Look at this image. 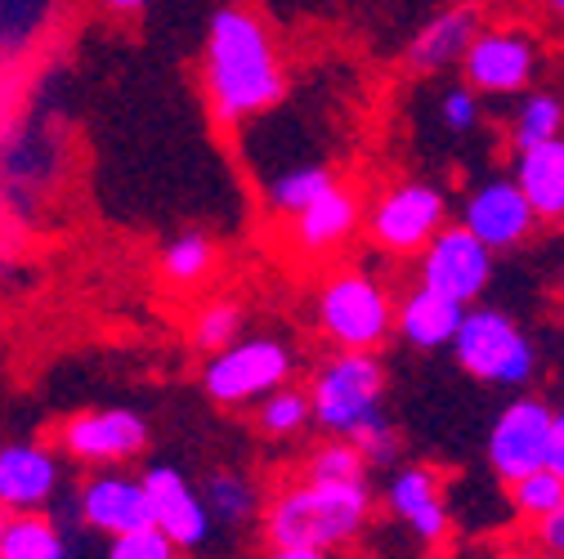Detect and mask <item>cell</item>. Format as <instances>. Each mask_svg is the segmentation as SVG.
I'll return each instance as SVG.
<instances>
[{
	"label": "cell",
	"instance_id": "cell-1",
	"mask_svg": "<svg viewBox=\"0 0 564 559\" xmlns=\"http://www.w3.org/2000/svg\"><path fill=\"white\" fill-rule=\"evenodd\" d=\"M288 90L264 23L247 10H220L206 28V95L225 121L256 117Z\"/></svg>",
	"mask_w": 564,
	"mask_h": 559
},
{
	"label": "cell",
	"instance_id": "cell-2",
	"mask_svg": "<svg viewBox=\"0 0 564 559\" xmlns=\"http://www.w3.org/2000/svg\"><path fill=\"white\" fill-rule=\"evenodd\" d=\"M372 515V487L368 479L355 483H327V479H305L288 493H278L264 511V533L269 546H323L336 550L355 541L368 528Z\"/></svg>",
	"mask_w": 564,
	"mask_h": 559
},
{
	"label": "cell",
	"instance_id": "cell-3",
	"mask_svg": "<svg viewBox=\"0 0 564 559\" xmlns=\"http://www.w3.org/2000/svg\"><path fill=\"white\" fill-rule=\"evenodd\" d=\"M314 421L336 435V439H359L377 421H386L381 398H386V368L377 359V349H340L332 354L314 385Z\"/></svg>",
	"mask_w": 564,
	"mask_h": 559
},
{
	"label": "cell",
	"instance_id": "cell-4",
	"mask_svg": "<svg viewBox=\"0 0 564 559\" xmlns=\"http://www.w3.org/2000/svg\"><path fill=\"white\" fill-rule=\"evenodd\" d=\"M453 354H457V368L479 385L520 390L538 372V349L524 336V327L507 309H492V305L466 309L462 331L453 340Z\"/></svg>",
	"mask_w": 564,
	"mask_h": 559
},
{
	"label": "cell",
	"instance_id": "cell-5",
	"mask_svg": "<svg viewBox=\"0 0 564 559\" xmlns=\"http://www.w3.org/2000/svg\"><path fill=\"white\" fill-rule=\"evenodd\" d=\"M394 322L399 309L390 292L364 268H345L327 277V287L318 292V327L340 349H377L394 336Z\"/></svg>",
	"mask_w": 564,
	"mask_h": 559
},
{
	"label": "cell",
	"instance_id": "cell-6",
	"mask_svg": "<svg viewBox=\"0 0 564 559\" xmlns=\"http://www.w3.org/2000/svg\"><path fill=\"white\" fill-rule=\"evenodd\" d=\"M288 376H292V349L273 336H251V340H234L216 349L202 372V385L216 403L238 407V403H256L282 390Z\"/></svg>",
	"mask_w": 564,
	"mask_h": 559
},
{
	"label": "cell",
	"instance_id": "cell-7",
	"mask_svg": "<svg viewBox=\"0 0 564 559\" xmlns=\"http://www.w3.org/2000/svg\"><path fill=\"white\" fill-rule=\"evenodd\" d=\"M444 224H448L444 188L408 179V184H394L377 197L372 216H368V238L390 255H421Z\"/></svg>",
	"mask_w": 564,
	"mask_h": 559
},
{
	"label": "cell",
	"instance_id": "cell-8",
	"mask_svg": "<svg viewBox=\"0 0 564 559\" xmlns=\"http://www.w3.org/2000/svg\"><path fill=\"white\" fill-rule=\"evenodd\" d=\"M492 255L498 251H492L488 242H479L462 220L444 224L435 233V242L416 260V283L470 309L492 283Z\"/></svg>",
	"mask_w": 564,
	"mask_h": 559
},
{
	"label": "cell",
	"instance_id": "cell-9",
	"mask_svg": "<svg viewBox=\"0 0 564 559\" xmlns=\"http://www.w3.org/2000/svg\"><path fill=\"white\" fill-rule=\"evenodd\" d=\"M551 421H555V407L520 394L511 398L498 416H492V430H488V465L502 483H516L533 470L546 465V448H551Z\"/></svg>",
	"mask_w": 564,
	"mask_h": 559
},
{
	"label": "cell",
	"instance_id": "cell-10",
	"mask_svg": "<svg viewBox=\"0 0 564 559\" xmlns=\"http://www.w3.org/2000/svg\"><path fill=\"white\" fill-rule=\"evenodd\" d=\"M538 73V41L524 28H479L462 58V77L479 95H524Z\"/></svg>",
	"mask_w": 564,
	"mask_h": 559
},
{
	"label": "cell",
	"instance_id": "cell-11",
	"mask_svg": "<svg viewBox=\"0 0 564 559\" xmlns=\"http://www.w3.org/2000/svg\"><path fill=\"white\" fill-rule=\"evenodd\" d=\"M462 224L492 251H511L529 242L542 220L533 211V201L524 197V188L516 184V175H492L462 197Z\"/></svg>",
	"mask_w": 564,
	"mask_h": 559
},
{
	"label": "cell",
	"instance_id": "cell-12",
	"mask_svg": "<svg viewBox=\"0 0 564 559\" xmlns=\"http://www.w3.org/2000/svg\"><path fill=\"white\" fill-rule=\"evenodd\" d=\"M58 448L90 465H121L149 448V421L130 407H99L67 416L58 430Z\"/></svg>",
	"mask_w": 564,
	"mask_h": 559
},
{
	"label": "cell",
	"instance_id": "cell-13",
	"mask_svg": "<svg viewBox=\"0 0 564 559\" xmlns=\"http://www.w3.org/2000/svg\"><path fill=\"white\" fill-rule=\"evenodd\" d=\"M82 519L108 537L121 533H139V528H153V502H149V487L144 474H121L117 465L99 470L95 479H86L82 487Z\"/></svg>",
	"mask_w": 564,
	"mask_h": 559
},
{
	"label": "cell",
	"instance_id": "cell-14",
	"mask_svg": "<svg viewBox=\"0 0 564 559\" xmlns=\"http://www.w3.org/2000/svg\"><path fill=\"white\" fill-rule=\"evenodd\" d=\"M386 502L412 528L416 541H426V546H444L448 541L453 511L444 502V479L431 465H403V470H394L390 487H386Z\"/></svg>",
	"mask_w": 564,
	"mask_h": 559
},
{
	"label": "cell",
	"instance_id": "cell-15",
	"mask_svg": "<svg viewBox=\"0 0 564 559\" xmlns=\"http://www.w3.org/2000/svg\"><path fill=\"white\" fill-rule=\"evenodd\" d=\"M149 502H153V524L180 546V550H197L210 533V506L202 493H193V483L175 470V465H153L144 474Z\"/></svg>",
	"mask_w": 564,
	"mask_h": 559
},
{
	"label": "cell",
	"instance_id": "cell-16",
	"mask_svg": "<svg viewBox=\"0 0 564 559\" xmlns=\"http://www.w3.org/2000/svg\"><path fill=\"white\" fill-rule=\"evenodd\" d=\"M58 487V461L41 443H6L0 448V506L23 515L41 511Z\"/></svg>",
	"mask_w": 564,
	"mask_h": 559
},
{
	"label": "cell",
	"instance_id": "cell-17",
	"mask_svg": "<svg viewBox=\"0 0 564 559\" xmlns=\"http://www.w3.org/2000/svg\"><path fill=\"white\" fill-rule=\"evenodd\" d=\"M479 36V14L470 6H453L444 14H435L426 28H421L412 41H408V67L421 77H435L444 67H462L470 41Z\"/></svg>",
	"mask_w": 564,
	"mask_h": 559
},
{
	"label": "cell",
	"instance_id": "cell-18",
	"mask_svg": "<svg viewBox=\"0 0 564 559\" xmlns=\"http://www.w3.org/2000/svg\"><path fill=\"white\" fill-rule=\"evenodd\" d=\"M462 318H466V305L431 292V287H412L403 300H399V322L394 331L412 344V349H453L457 331H462Z\"/></svg>",
	"mask_w": 564,
	"mask_h": 559
},
{
	"label": "cell",
	"instance_id": "cell-19",
	"mask_svg": "<svg viewBox=\"0 0 564 559\" xmlns=\"http://www.w3.org/2000/svg\"><path fill=\"white\" fill-rule=\"evenodd\" d=\"M516 184L542 224H564V134L516 153Z\"/></svg>",
	"mask_w": 564,
	"mask_h": 559
},
{
	"label": "cell",
	"instance_id": "cell-20",
	"mask_svg": "<svg viewBox=\"0 0 564 559\" xmlns=\"http://www.w3.org/2000/svg\"><path fill=\"white\" fill-rule=\"evenodd\" d=\"M355 229H359V201H355V193H345L340 184L296 216V242L310 255L336 251L340 242L355 238Z\"/></svg>",
	"mask_w": 564,
	"mask_h": 559
},
{
	"label": "cell",
	"instance_id": "cell-21",
	"mask_svg": "<svg viewBox=\"0 0 564 559\" xmlns=\"http://www.w3.org/2000/svg\"><path fill=\"white\" fill-rule=\"evenodd\" d=\"M564 134V99L551 95V90H529L511 117V144L516 153L520 149H533V144H546V139H560Z\"/></svg>",
	"mask_w": 564,
	"mask_h": 559
},
{
	"label": "cell",
	"instance_id": "cell-22",
	"mask_svg": "<svg viewBox=\"0 0 564 559\" xmlns=\"http://www.w3.org/2000/svg\"><path fill=\"white\" fill-rule=\"evenodd\" d=\"M0 559H67V546H63V533L45 515L23 511V515H10Z\"/></svg>",
	"mask_w": 564,
	"mask_h": 559
},
{
	"label": "cell",
	"instance_id": "cell-23",
	"mask_svg": "<svg viewBox=\"0 0 564 559\" xmlns=\"http://www.w3.org/2000/svg\"><path fill=\"white\" fill-rule=\"evenodd\" d=\"M336 188V175L327 171V166H296V171H282L278 179H273V188H269V201L278 206L282 216H301L305 206H314L323 193H332Z\"/></svg>",
	"mask_w": 564,
	"mask_h": 559
},
{
	"label": "cell",
	"instance_id": "cell-24",
	"mask_svg": "<svg viewBox=\"0 0 564 559\" xmlns=\"http://www.w3.org/2000/svg\"><path fill=\"white\" fill-rule=\"evenodd\" d=\"M507 502H511V511H516L524 524H538V519H546V515L564 502V479H560L551 465H542V470H533V474L507 483Z\"/></svg>",
	"mask_w": 564,
	"mask_h": 559
},
{
	"label": "cell",
	"instance_id": "cell-25",
	"mask_svg": "<svg viewBox=\"0 0 564 559\" xmlns=\"http://www.w3.org/2000/svg\"><path fill=\"white\" fill-rule=\"evenodd\" d=\"M314 421V398L305 390H292V385H282L273 394L260 398V430L269 439H292L301 435L305 426Z\"/></svg>",
	"mask_w": 564,
	"mask_h": 559
},
{
	"label": "cell",
	"instance_id": "cell-26",
	"mask_svg": "<svg viewBox=\"0 0 564 559\" xmlns=\"http://www.w3.org/2000/svg\"><path fill=\"white\" fill-rule=\"evenodd\" d=\"M202 497H206L210 515L225 519V524H247V519L260 511V493H256V483H251L247 474H234V470L210 474Z\"/></svg>",
	"mask_w": 564,
	"mask_h": 559
},
{
	"label": "cell",
	"instance_id": "cell-27",
	"mask_svg": "<svg viewBox=\"0 0 564 559\" xmlns=\"http://www.w3.org/2000/svg\"><path fill=\"white\" fill-rule=\"evenodd\" d=\"M210 268H216V246H210L202 233H184L162 251V273H166V283H175V287L202 283Z\"/></svg>",
	"mask_w": 564,
	"mask_h": 559
},
{
	"label": "cell",
	"instance_id": "cell-28",
	"mask_svg": "<svg viewBox=\"0 0 564 559\" xmlns=\"http://www.w3.org/2000/svg\"><path fill=\"white\" fill-rule=\"evenodd\" d=\"M305 479H327V483H355V479H368V457L355 439H336V443H323L310 465H305Z\"/></svg>",
	"mask_w": 564,
	"mask_h": 559
},
{
	"label": "cell",
	"instance_id": "cell-29",
	"mask_svg": "<svg viewBox=\"0 0 564 559\" xmlns=\"http://www.w3.org/2000/svg\"><path fill=\"white\" fill-rule=\"evenodd\" d=\"M242 336V309L238 305H229V300H216V305H206L202 314H197V322H193V340L202 344V349H225V344H234Z\"/></svg>",
	"mask_w": 564,
	"mask_h": 559
},
{
	"label": "cell",
	"instance_id": "cell-30",
	"mask_svg": "<svg viewBox=\"0 0 564 559\" xmlns=\"http://www.w3.org/2000/svg\"><path fill=\"white\" fill-rule=\"evenodd\" d=\"M175 541L153 524V528H139V533H121L112 537L108 559H175Z\"/></svg>",
	"mask_w": 564,
	"mask_h": 559
},
{
	"label": "cell",
	"instance_id": "cell-31",
	"mask_svg": "<svg viewBox=\"0 0 564 559\" xmlns=\"http://www.w3.org/2000/svg\"><path fill=\"white\" fill-rule=\"evenodd\" d=\"M479 117H484V108H479V90L475 86H453V90L440 95V121H444V130L470 134L479 125Z\"/></svg>",
	"mask_w": 564,
	"mask_h": 559
},
{
	"label": "cell",
	"instance_id": "cell-32",
	"mask_svg": "<svg viewBox=\"0 0 564 559\" xmlns=\"http://www.w3.org/2000/svg\"><path fill=\"white\" fill-rule=\"evenodd\" d=\"M533 550H542L546 559H564V502L533 524Z\"/></svg>",
	"mask_w": 564,
	"mask_h": 559
},
{
	"label": "cell",
	"instance_id": "cell-33",
	"mask_svg": "<svg viewBox=\"0 0 564 559\" xmlns=\"http://www.w3.org/2000/svg\"><path fill=\"white\" fill-rule=\"evenodd\" d=\"M546 465L564 479V407H555V421H551V448H546Z\"/></svg>",
	"mask_w": 564,
	"mask_h": 559
},
{
	"label": "cell",
	"instance_id": "cell-34",
	"mask_svg": "<svg viewBox=\"0 0 564 559\" xmlns=\"http://www.w3.org/2000/svg\"><path fill=\"white\" fill-rule=\"evenodd\" d=\"M264 559H332V550H323V546H273Z\"/></svg>",
	"mask_w": 564,
	"mask_h": 559
},
{
	"label": "cell",
	"instance_id": "cell-35",
	"mask_svg": "<svg viewBox=\"0 0 564 559\" xmlns=\"http://www.w3.org/2000/svg\"><path fill=\"white\" fill-rule=\"evenodd\" d=\"M99 6L112 10V14H139V10L149 6V0H99Z\"/></svg>",
	"mask_w": 564,
	"mask_h": 559
},
{
	"label": "cell",
	"instance_id": "cell-36",
	"mask_svg": "<svg viewBox=\"0 0 564 559\" xmlns=\"http://www.w3.org/2000/svg\"><path fill=\"white\" fill-rule=\"evenodd\" d=\"M498 559H546L542 550H502Z\"/></svg>",
	"mask_w": 564,
	"mask_h": 559
},
{
	"label": "cell",
	"instance_id": "cell-37",
	"mask_svg": "<svg viewBox=\"0 0 564 559\" xmlns=\"http://www.w3.org/2000/svg\"><path fill=\"white\" fill-rule=\"evenodd\" d=\"M546 10H551L555 19H564V0H546Z\"/></svg>",
	"mask_w": 564,
	"mask_h": 559
},
{
	"label": "cell",
	"instance_id": "cell-38",
	"mask_svg": "<svg viewBox=\"0 0 564 559\" xmlns=\"http://www.w3.org/2000/svg\"><path fill=\"white\" fill-rule=\"evenodd\" d=\"M6 528H10V515H6V506H0V541H6Z\"/></svg>",
	"mask_w": 564,
	"mask_h": 559
}]
</instances>
